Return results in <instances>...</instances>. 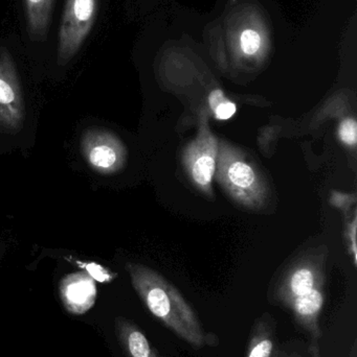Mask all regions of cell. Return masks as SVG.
Masks as SVG:
<instances>
[{"label":"cell","mask_w":357,"mask_h":357,"mask_svg":"<svg viewBox=\"0 0 357 357\" xmlns=\"http://www.w3.org/2000/svg\"><path fill=\"white\" fill-rule=\"evenodd\" d=\"M278 350L276 322L270 314H263L252 329L247 357H275Z\"/></svg>","instance_id":"cell-12"},{"label":"cell","mask_w":357,"mask_h":357,"mask_svg":"<svg viewBox=\"0 0 357 357\" xmlns=\"http://www.w3.org/2000/svg\"><path fill=\"white\" fill-rule=\"evenodd\" d=\"M210 108L218 121H228L236 114V104L226 98L221 89H214L207 98Z\"/></svg>","instance_id":"cell-14"},{"label":"cell","mask_w":357,"mask_h":357,"mask_svg":"<svg viewBox=\"0 0 357 357\" xmlns=\"http://www.w3.org/2000/svg\"><path fill=\"white\" fill-rule=\"evenodd\" d=\"M218 139L212 134L207 121L199 128L197 137L189 144L184 152V165L189 178L203 192L212 191L218 157Z\"/></svg>","instance_id":"cell-6"},{"label":"cell","mask_w":357,"mask_h":357,"mask_svg":"<svg viewBox=\"0 0 357 357\" xmlns=\"http://www.w3.org/2000/svg\"><path fill=\"white\" fill-rule=\"evenodd\" d=\"M59 291L65 310L71 314H86L96 303V283L86 272L65 276L61 280Z\"/></svg>","instance_id":"cell-8"},{"label":"cell","mask_w":357,"mask_h":357,"mask_svg":"<svg viewBox=\"0 0 357 357\" xmlns=\"http://www.w3.org/2000/svg\"><path fill=\"white\" fill-rule=\"evenodd\" d=\"M219 54L235 62L258 65L264 62L272 48V33L265 15L253 4L236 6L220 21L212 37Z\"/></svg>","instance_id":"cell-2"},{"label":"cell","mask_w":357,"mask_h":357,"mask_svg":"<svg viewBox=\"0 0 357 357\" xmlns=\"http://www.w3.org/2000/svg\"><path fill=\"white\" fill-rule=\"evenodd\" d=\"M325 303L323 287L312 289L305 295L296 298L287 307L293 312L296 323L312 335V340L319 341L322 331L319 324L321 312Z\"/></svg>","instance_id":"cell-10"},{"label":"cell","mask_w":357,"mask_h":357,"mask_svg":"<svg viewBox=\"0 0 357 357\" xmlns=\"http://www.w3.org/2000/svg\"><path fill=\"white\" fill-rule=\"evenodd\" d=\"M79 266L84 268L94 281H98V282L108 283L115 279V274L96 262H79Z\"/></svg>","instance_id":"cell-15"},{"label":"cell","mask_w":357,"mask_h":357,"mask_svg":"<svg viewBox=\"0 0 357 357\" xmlns=\"http://www.w3.org/2000/svg\"><path fill=\"white\" fill-rule=\"evenodd\" d=\"M54 0H24L27 29L31 39L42 41L46 39Z\"/></svg>","instance_id":"cell-13"},{"label":"cell","mask_w":357,"mask_h":357,"mask_svg":"<svg viewBox=\"0 0 357 357\" xmlns=\"http://www.w3.org/2000/svg\"><path fill=\"white\" fill-rule=\"evenodd\" d=\"M80 150L88 167L99 175L119 173L127 161L125 144L119 136L105 128L92 127L83 131Z\"/></svg>","instance_id":"cell-5"},{"label":"cell","mask_w":357,"mask_h":357,"mask_svg":"<svg viewBox=\"0 0 357 357\" xmlns=\"http://www.w3.org/2000/svg\"><path fill=\"white\" fill-rule=\"evenodd\" d=\"M115 333L127 357H163L131 321L115 319Z\"/></svg>","instance_id":"cell-11"},{"label":"cell","mask_w":357,"mask_h":357,"mask_svg":"<svg viewBox=\"0 0 357 357\" xmlns=\"http://www.w3.org/2000/svg\"><path fill=\"white\" fill-rule=\"evenodd\" d=\"M308 351H309L310 356L312 357H322L320 354V349H319L318 341H316V340H312V344H310L309 348H308ZM349 357H357L356 343H354Z\"/></svg>","instance_id":"cell-17"},{"label":"cell","mask_w":357,"mask_h":357,"mask_svg":"<svg viewBox=\"0 0 357 357\" xmlns=\"http://www.w3.org/2000/svg\"><path fill=\"white\" fill-rule=\"evenodd\" d=\"M339 137L343 144L356 146L357 142V123L354 119H346L340 123Z\"/></svg>","instance_id":"cell-16"},{"label":"cell","mask_w":357,"mask_h":357,"mask_svg":"<svg viewBox=\"0 0 357 357\" xmlns=\"http://www.w3.org/2000/svg\"><path fill=\"white\" fill-rule=\"evenodd\" d=\"M98 0H66L59 29L57 61L68 64L81 50L96 22Z\"/></svg>","instance_id":"cell-4"},{"label":"cell","mask_w":357,"mask_h":357,"mask_svg":"<svg viewBox=\"0 0 357 357\" xmlns=\"http://www.w3.org/2000/svg\"><path fill=\"white\" fill-rule=\"evenodd\" d=\"M216 178L233 199L247 207L257 208L268 195V187L255 167L236 149L221 142L218 148Z\"/></svg>","instance_id":"cell-3"},{"label":"cell","mask_w":357,"mask_h":357,"mask_svg":"<svg viewBox=\"0 0 357 357\" xmlns=\"http://www.w3.org/2000/svg\"><path fill=\"white\" fill-rule=\"evenodd\" d=\"M24 102L20 79L12 56L0 48V127L18 132L24 121Z\"/></svg>","instance_id":"cell-7"},{"label":"cell","mask_w":357,"mask_h":357,"mask_svg":"<svg viewBox=\"0 0 357 357\" xmlns=\"http://www.w3.org/2000/svg\"><path fill=\"white\" fill-rule=\"evenodd\" d=\"M275 357H303L298 354L297 352H291V354H289V352L281 351V350H278L277 352L276 356Z\"/></svg>","instance_id":"cell-18"},{"label":"cell","mask_w":357,"mask_h":357,"mask_svg":"<svg viewBox=\"0 0 357 357\" xmlns=\"http://www.w3.org/2000/svg\"><path fill=\"white\" fill-rule=\"evenodd\" d=\"M322 273L312 264L296 266L279 285L277 297L281 303L289 306L296 298L309 293L312 289L323 287Z\"/></svg>","instance_id":"cell-9"},{"label":"cell","mask_w":357,"mask_h":357,"mask_svg":"<svg viewBox=\"0 0 357 357\" xmlns=\"http://www.w3.org/2000/svg\"><path fill=\"white\" fill-rule=\"evenodd\" d=\"M127 270L134 289L154 318L193 347L207 344L198 316L171 283L140 264H127Z\"/></svg>","instance_id":"cell-1"}]
</instances>
